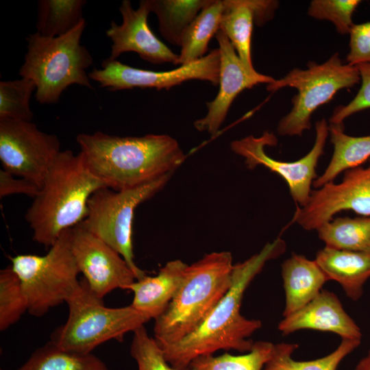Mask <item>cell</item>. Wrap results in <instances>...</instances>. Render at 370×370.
I'll list each match as a JSON object with an SVG mask.
<instances>
[{"label":"cell","instance_id":"32","mask_svg":"<svg viewBox=\"0 0 370 370\" xmlns=\"http://www.w3.org/2000/svg\"><path fill=\"white\" fill-rule=\"evenodd\" d=\"M360 3L359 0H313L308 14L318 20L332 22L339 34H347L354 25L352 16Z\"/></svg>","mask_w":370,"mask_h":370},{"label":"cell","instance_id":"31","mask_svg":"<svg viewBox=\"0 0 370 370\" xmlns=\"http://www.w3.org/2000/svg\"><path fill=\"white\" fill-rule=\"evenodd\" d=\"M26 311L28 304L21 281L9 265L0 271V330L16 323Z\"/></svg>","mask_w":370,"mask_h":370},{"label":"cell","instance_id":"30","mask_svg":"<svg viewBox=\"0 0 370 370\" xmlns=\"http://www.w3.org/2000/svg\"><path fill=\"white\" fill-rule=\"evenodd\" d=\"M36 86L28 78L0 82V119L32 121L30 99Z\"/></svg>","mask_w":370,"mask_h":370},{"label":"cell","instance_id":"16","mask_svg":"<svg viewBox=\"0 0 370 370\" xmlns=\"http://www.w3.org/2000/svg\"><path fill=\"white\" fill-rule=\"evenodd\" d=\"M123 18L121 25L112 21L106 35L112 42L110 60H115L122 53L136 52L153 64L171 62L177 64L179 56L159 40L149 28L147 17L151 12L147 0L140 1L134 10L130 1L123 0L119 8Z\"/></svg>","mask_w":370,"mask_h":370},{"label":"cell","instance_id":"37","mask_svg":"<svg viewBox=\"0 0 370 370\" xmlns=\"http://www.w3.org/2000/svg\"><path fill=\"white\" fill-rule=\"evenodd\" d=\"M354 370H370V349L367 354L358 361Z\"/></svg>","mask_w":370,"mask_h":370},{"label":"cell","instance_id":"27","mask_svg":"<svg viewBox=\"0 0 370 370\" xmlns=\"http://www.w3.org/2000/svg\"><path fill=\"white\" fill-rule=\"evenodd\" d=\"M85 0H40L37 32L45 37H60L76 27L82 16Z\"/></svg>","mask_w":370,"mask_h":370},{"label":"cell","instance_id":"1","mask_svg":"<svg viewBox=\"0 0 370 370\" xmlns=\"http://www.w3.org/2000/svg\"><path fill=\"white\" fill-rule=\"evenodd\" d=\"M285 249V242L277 238L259 253L234 264L230 289L204 321L182 340L161 347L172 367L186 370L195 358L219 350L246 353L251 349L254 342L249 338L262 327V322L241 314L244 293L265 263L280 256Z\"/></svg>","mask_w":370,"mask_h":370},{"label":"cell","instance_id":"10","mask_svg":"<svg viewBox=\"0 0 370 370\" xmlns=\"http://www.w3.org/2000/svg\"><path fill=\"white\" fill-rule=\"evenodd\" d=\"M315 141L311 150L303 158L294 162L275 160L264 151L265 146H275L278 139L274 134L265 131L260 137L252 135L231 143L232 151L245 159L249 169L262 165L279 175L286 182L293 200L301 207L309 201L311 186L317 178V166L324 154L326 140L329 135V125L325 119L315 123Z\"/></svg>","mask_w":370,"mask_h":370},{"label":"cell","instance_id":"7","mask_svg":"<svg viewBox=\"0 0 370 370\" xmlns=\"http://www.w3.org/2000/svg\"><path fill=\"white\" fill-rule=\"evenodd\" d=\"M72 228L64 230L43 256L21 254L11 258L28 304L36 317L66 302L79 283L71 249Z\"/></svg>","mask_w":370,"mask_h":370},{"label":"cell","instance_id":"22","mask_svg":"<svg viewBox=\"0 0 370 370\" xmlns=\"http://www.w3.org/2000/svg\"><path fill=\"white\" fill-rule=\"evenodd\" d=\"M333 154L323 173L317 177L313 186L319 188L345 171L361 166L370 159V134L352 136L344 132L343 125H329Z\"/></svg>","mask_w":370,"mask_h":370},{"label":"cell","instance_id":"26","mask_svg":"<svg viewBox=\"0 0 370 370\" xmlns=\"http://www.w3.org/2000/svg\"><path fill=\"white\" fill-rule=\"evenodd\" d=\"M317 231L325 247L370 253V217H337Z\"/></svg>","mask_w":370,"mask_h":370},{"label":"cell","instance_id":"20","mask_svg":"<svg viewBox=\"0 0 370 370\" xmlns=\"http://www.w3.org/2000/svg\"><path fill=\"white\" fill-rule=\"evenodd\" d=\"M315 261L329 280L338 282L352 301H358L362 296L364 285L370 278L369 252L325 246L317 253Z\"/></svg>","mask_w":370,"mask_h":370},{"label":"cell","instance_id":"29","mask_svg":"<svg viewBox=\"0 0 370 370\" xmlns=\"http://www.w3.org/2000/svg\"><path fill=\"white\" fill-rule=\"evenodd\" d=\"M273 347L270 342L257 341L249 352L243 354L225 353L199 356L191 362L186 370H262L272 355Z\"/></svg>","mask_w":370,"mask_h":370},{"label":"cell","instance_id":"2","mask_svg":"<svg viewBox=\"0 0 370 370\" xmlns=\"http://www.w3.org/2000/svg\"><path fill=\"white\" fill-rule=\"evenodd\" d=\"M76 141L90 171L108 188H135L173 173L185 159L175 139L166 134L143 136L79 134Z\"/></svg>","mask_w":370,"mask_h":370},{"label":"cell","instance_id":"34","mask_svg":"<svg viewBox=\"0 0 370 370\" xmlns=\"http://www.w3.org/2000/svg\"><path fill=\"white\" fill-rule=\"evenodd\" d=\"M361 86L354 98L345 106L336 107L330 116V125H343V121L349 116L370 108V64L357 65Z\"/></svg>","mask_w":370,"mask_h":370},{"label":"cell","instance_id":"23","mask_svg":"<svg viewBox=\"0 0 370 370\" xmlns=\"http://www.w3.org/2000/svg\"><path fill=\"white\" fill-rule=\"evenodd\" d=\"M223 10L222 0H210L201 10L183 34L177 64H187L205 56L210 39L221 29Z\"/></svg>","mask_w":370,"mask_h":370},{"label":"cell","instance_id":"17","mask_svg":"<svg viewBox=\"0 0 370 370\" xmlns=\"http://www.w3.org/2000/svg\"><path fill=\"white\" fill-rule=\"evenodd\" d=\"M278 328L284 335L314 330L335 333L342 339L362 338L360 327L344 310L338 297L327 290H321L304 306L284 317Z\"/></svg>","mask_w":370,"mask_h":370},{"label":"cell","instance_id":"36","mask_svg":"<svg viewBox=\"0 0 370 370\" xmlns=\"http://www.w3.org/2000/svg\"><path fill=\"white\" fill-rule=\"evenodd\" d=\"M39 190L40 188L34 182L21 177L16 179L3 169L0 170L1 198L12 194H23L34 199Z\"/></svg>","mask_w":370,"mask_h":370},{"label":"cell","instance_id":"18","mask_svg":"<svg viewBox=\"0 0 370 370\" xmlns=\"http://www.w3.org/2000/svg\"><path fill=\"white\" fill-rule=\"evenodd\" d=\"M224 10L221 29L235 49L245 69L258 73L251 60V35L254 23L262 25L271 19L278 7L271 0H223Z\"/></svg>","mask_w":370,"mask_h":370},{"label":"cell","instance_id":"11","mask_svg":"<svg viewBox=\"0 0 370 370\" xmlns=\"http://www.w3.org/2000/svg\"><path fill=\"white\" fill-rule=\"evenodd\" d=\"M60 151L58 136L40 131L32 121L0 119V160L13 175L40 188Z\"/></svg>","mask_w":370,"mask_h":370},{"label":"cell","instance_id":"3","mask_svg":"<svg viewBox=\"0 0 370 370\" xmlns=\"http://www.w3.org/2000/svg\"><path fill=\"white\" fill-rule=\"evenodd\" d=\"M104 187L106 185L90 171L80 153L61 151L25 215L33 240L51 247L64 230L85 219L90 197Z\"/></svg>","mask_w":370,"mask_h":370},{"label":"cell","instance_id":"14","mask_svg":"<svg viewBox=\"0 0 370 370\" xmlns=\"http://www.w3.org/2000/svg\"><path fill=\"white\" fill-rule=\"evenodd\" d=\"M71 249L79 273L100 298L117 288L128 290L136 280L117 251L80 224L72 228Z\"/></svg>","mask_w":370,"mask_h":370},{"label":"cell","instance_id":"9","mask_svg":"<svg viewBox=\"0 0 370 370\" xmlns=\"http://www.w3.org/2000/svg\"><path fill=\"white\" fill-rule=\"evenodd\" d=\"M172 173L143 185L121 190L98 189L90 197L88 214L79 224L117 251L127 262L136 280L146 275L135 263L132 223L135 209L160 190Z\"/></svg>","mask_w":370,"mask_h":370},{"label":"cell","instance_id":"24","mask_svg":"<svg viewBox=\"0 0 370 370\" xmlns=\"http://www.w3.org/2000/svg\"><path fill=\"white\" fill-rule=\"evenodd\" d=\"M149 10L158 19L161 35L171 44L180 47L187 27L210 0H147Z\"/></svg>","mask_w":370,"mask_h":370},{"label":"cell","instance_id":"25","mask_svg":"<svg viewBox=\"0 0 370 370\" xmlns=\"http://www.w3.org/2000/svg\"><path fill=\"white\" fill-rule=\"evenodd\" d=\"M361 340L342 339L329 354L310 360H297L293 357L298 348L295 343L274 344L270 359L262 370H336L341 362L360 344Z\"/></svg>","mask_w":370,"mask_h":370},{"label":"cell","instance_id":"21","mask_svg":"<svg viewBox=\"0 0 370 370\" xmlns=\"http://www.w3.org/2000/svg\"><path fill=\"white\" fill-rule=\"evenodd\" d=\"M285 292L283 317L304 306L322 290L329 278L317 262L302 255L293 254L282 264Z\"/></svg>","mask_w":370,"mask_h":370},{"label":"cell","instance_id":"8","mask_svg":"<svg viewBox=\"0 0 370 370\" xmlns=\"http://www.w3.org/2000/svg\"><path fill=\"white\" fill-rule=\"evenodd\" d=\"M360 80L357 66L343 64L336 53L323 63L310 62L307 69L295 68L267 84V89L271 92L284 87L297 90L292 99V109L278 123V133L301 136L310 129L311 116L319 107L330 102L338 90L353 87Z\"/></svg>","mask_w":370,"mask_h":370},{"label":"cell","instance_id":"13","mask_svg":"<svg viewBox=\"0 0 370 370\" xmlns=\"http://www.w3.org/2000/svg\"><path fill=\"white\" fill-rule=\"evenodd\" d=\"M366 167L344 171L341 182L328 183L311 192L307 204L297 207L293 221L306 230H317L342 210L370 217V159Z\"/></svg>","mask_w":370,"mask_h":370},{"label":"cell","instance_id":"12","mask_svg":"<svg viewBox=\"0 0 370 370\" xmlns=\"http://www.w3.org/2000/svg\"><path fill=\"white\" fill-rule=\"evenodd\" d=\"M221 54L215 49L202 58L180 66L169 71H153L132 67L121 62L105 60L101 69H94L90 79L99 83L101 87L116 91L133 88H154L169 90L186 81H208L214 86L219 84Z\"/></svg>","mask_w":370,"mask_h":370},{"label":"cell","instance_id":"5","mask_svg":"<svg viewBox=\"0 0 370 370\" xmlns=\"http://www.w3.org/2000/svg\"><path fill=\"white\" fill-rule=\"evenodd\" d=\"M86 25L84 19L60 37H45L36 32L26 38L27 51L19 75L34 82L38 103L58 102L62 93L73 84L93 88L86 71L92 65L93 59L80 44Z\"/></svg>","mask_w":370,"mask_h":370},{"label":"cell","instance_id":"4","mask_svg":"<svg viewBox=\"0 0 370 370\" xmlns=\"http://www.w3.org/2000/svg\"><path fill=\"white\" fill-rule=\"evenodd\" d=\"M234 266L229 251H214L187 267L178 291L155 319L154 338L162 347L193 332L230 289Z\"/></svg>","mask_w":370,"mask_h":370},{"label":"cell","instance_id":"19","mask_svg":"<svg viewBox=\"0 0 370 370\" xmlns=\"http://www.w3.org/2000/svg\"><path fill=\"white\" fill-rule=\"evenodd\" d=\"M187 267L180 260L169 261L156 276L136 280L128 289L134 294L131 305L149 320L157 319L175 295Z\"/></svg>","mask_w":370,"mask_h":370},{"label":"cell","instance_id":"6","mask_svg":"<svg viewBox=\"0 0 370 370\" xmlns=\"http://www.w3.org/2000/svg\"><path fill=\"white\" fill-rule=\"evenodd\" d=\"M66 303L67 319L52 332L50 341L71 353L92 354L106 341H122L127 333L149 321L131 304L119 308L106 306L103 299L91 291L84 278Z\"/></svg>","mask_w":370,"mask_h":370},{"label":"cell","instance_id":"28","mask_svg":"<svg viewBox=\"0 0 370 370\" xmlns=\"http://www.w3.org/2000/svg\"><path fill=\"white\" fill-rule=\"evenodd\" d=\"M17 370H108V368L92 354L69 352L49 341L36 349Z\"/></svg>","mask_w":370,"mask_h":370},{"label":"cell","instance_id":"33","mask_svg":"<svg viewBox=\"0 0 370 370\" xmlns=\"http://www.w3.org/2000/svg\"><path fill=\"white\" fill-rule=\"evenodd\" d=\"M130 354L136 362L138 370H179L169 364L162 349L149 335L144 325L133 332Z\"/></svg>","mask_w":370,"mask_h":370},{"label":"cell","instance_id":"35","mask_svg":"<svg viewBox=\"0 0 370 370\" xmlns=\"http://www.w3.org/2000/svg\"><path fill=\"white\" fill-rule=\"evenodd\" d=\"M349 34L347 64L352 66L370 64V22L354 24Z\"/></svg>","mask_w":370,"mask_h":370},{"label":"cell","instance_id":"15","mask_svg":"<svg viewBox=\"0 0 370 370\" xmlns=\"http://www.w3.org/2000/svg\"><path fill=\"white\" fill-rule=\"evenodd\" d=\"M221 54L219 90L215 99L207 102V114L194 123L199 132L214 135L223 123L230 107L243 90L259 84H271L275 79L256 73H250L244 66L225 34L220 29L216 34Z\"/></svg>","mask_w":370,"mask_h":370}]
</instances>
